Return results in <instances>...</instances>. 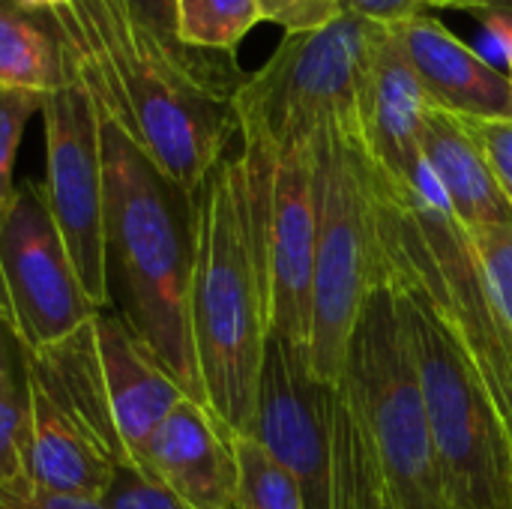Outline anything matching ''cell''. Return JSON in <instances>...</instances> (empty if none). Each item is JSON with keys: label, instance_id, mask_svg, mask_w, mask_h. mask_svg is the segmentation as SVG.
Instances as JSON below:
<instances>
[{"label": "cell", "instance_id": "6da1fadb", "mask_svg": "<svg viewBox=\"0 0 512 509\" xmlns=\"http://www.w3.org/2000/svg\"><path fill=\"white\" fill-rule=\"evenodd\" d=\"M51 15L96 105L186 192L228 156L237 54L171 48L123 0H36Z\"/></svg>", "mask_w": 512, "mask_h": 509}, {"label": "cell", "instance_id": "7a4b0ae2", "mask_svg": "<svg viewBox=\"0 0 512 509\" xmlns=\"http://www.w3.org/2000/svg\"><path fill=\"white\" fill-rule=\"evenodd\" d=\"M189 315L204 405L231 435H246L270 339L261 174L246 147L228 153L198 192Z\"/></svg>", "mask_w": 512, "mask_h": 509}, {"label": "cell", "instance_id": "3957f363", "mask_svg": "<svg viewBox=\"0 0 512 509\" xmlns=\"http://www.w3.org/2000/svg\"><path fill=\"white\" fill-rule=\"evenodd\" d=\"M99 141L108 288L114 291L117 285L120 312L183 393L204 405L189 315L198 195L177 186L102 108Z\"/></svg>", "mask_w": 512, "mask_h": 509}, {"label": "cell", "instance_id": "277c9868", "mask_svg": "<svg viewBox=\"0 0 512 509\" xmlns=\"http://www.w3.org/2000/svg\"><path fill=\"white\" fill-rule=\"evenodd\" d=\"M246 435L297 480L306 509H387L381 462L351 384L318 381L309 351L273 333Z\"/></svg>", "mask_w": 512, "mask_h": 509}, {"label": "cell", "instance_id": "5b68a950", "mask_svg": "<svg viewBox=\"0 0 512 509\" xmlns=\"http://www.w3.org/2000/svg\"><path fill=\"white\" fill-rule=\"evenodd\" d=\"M378 183L387 258L423 285L474 363L512 441V333L495 306L468 231L456 222L426 162L405 186L378 168Z\"/></svg>", "mask_w": 512, "mask_h": 509}, {"label": "cell", "instance_id": "8992f818", "mask_svg": "<svg viewBox=\"0 0 512 509\" xmlns=\"http://www.w3.org/2000/svg\"><path fill=\"white\" fill-rule=\"evenodd\" d=\"M315 174V279L309 369L339 384L360 309L387 285L381 183L357 132L327 126L312 141Z\"/></svg>", "mask_w": 512, "mask_h": 509}, {"label": "cell", "instance_id": "52a82bcc", "mask_svg": "<svg viewBox=\"0 0 512 509\" xmlns=\"http://www.w3.org/2000/svg\"><path fill=\"white\" fill-rule=\"evenodd\" d=\"M387 285L414 351L450 509H512V441L474 363L423 285L390 258Z\"/></svg>", "mask_w": 512, "mask_h": 509}, {"label": "cell", "instance_id": "ba28073f", "mask_svg": "<svg viewBox=\"0 0 512 509\" xmlns=\"http://www.w3.org/2000/svg\"><path fill=\"white\" fill-rule=\"evenodd\" d=\"M33 375L114 465H138L147 438L186 399L132 321L105 309L66 342L33 351Z\"/></svg>", "mask_w": 512, "mask_h": 509}, {"label": "cell", "instance_id": "9c48e42d", "mask_svg": "<svg viewBox=\"0 0 512 509\" xmlns=\"http://www.w3.org/2000/svg\"><path fill=\"white\" fill-rule=\"evenodd\" d=\"M366 417L390 509H450L408 330L390 285L369 294L342 375Z\"/></svg>", "mask_w": 512, "mask_h": 509}, {"label": "cell", "instance_id": "30bf717a", "mask_svg": "<svg viewBox=\"0 0 512 509\" xmlns=\"http://www.w3.org/2000/svg\"><path fill=\"white\" fill-rule=\"evenodd\" d=\"M372 21L342 15L309 33H285L270 60L234 96L240 141L273 156L309 147L327 126L360 135V69Z\"/></svg>", "mask_w": 512, "mask_h": 509}, {"label": "cell", "instance_id": "8fae6325", "mask_svg": "<svg viewBox=\"0 0 512 509\" xmlns=\"http://www.w3.org/2000/svg\"><path fill=\"white\" fill-rule=\"evenodd\" d=\"M39 114L45 126V195L51 216L87 297L105 309L111 303V288L105 255L99 108L72 63V54L66 81L42 96Z\"/></svg>", "mask_w": 512, "mask_h": 509}, {"label": "cell", "instance_id": "7c38bea8", "mask_svg": "<svg viewBox=\"0 0 512 509\" xmlns=\"http://www.w3.org/2000/svg\"><path fill=\"white\" fill-rule=\"evenodd\" d=\"M0 300L30 351L66 342L102 312L78 279L39 180L18 183L0 225Z\"/></svg>", "mask_w": 512, "mask_h": 509}, {"label": "cell", "instance_id": "4fadbf2b", "mask_svg": "<svg viewBox=\"0 0 512 509\" xmlns=\"http://www.w3.org/2000/svg\"><path fill=\"white\" fill-rule=\"evenodd\" d=\"M261 174V234L270 294V333L294 348L312 342V279H315V174L312 144L273 156L243 141Z\"/></svg>", "mask_w": 512, "mask_h": 509}, {"label": "cell", "instance_id": "5bb4252c", "mask_svg": "<svg viewBox=\"0 0 512 509\" xmlns=\"http://www.w3.org/2000/svg\"><path fill=\"white\" fill-rule=\"evenodd\" d=\"M432 108L438 105L411 69L390 27L372 21L360 69V141L372 162L399 186L411 183L423 165L420 141Z\"/></svg>", "mask_w": 512, "mask_h": 509}, {"label": "cell", "instance_id": "9a60e30c", "mask_svg": "<svg viewBox=\"0 0 512 509\" xmlns=\"http://www.w3.org/2000/svg\"><path fill=\"white\" fill-rule=\"evenodd\" d=\"M138 468L189 509H234L237 459L231 432L207 405L189 396L147 438Z\"/></svg>", "mask_w": 512, "mask_h": 509}, {"label": "cell", "instance_id": "2e32d148", "mask_svg": "<svg viewBox=\"0 0 512 509\" xmlns=\"http://www.w3.org/2000/svg\"><path fill=\"white\" fill-rule=\"evenodd\" d=\"M432 102L465 120L512 117V78L432 15L387 24Z\"/></svg>", "mask_w": 512, "mask_h": 509}, {"label": "cell", "instance_id": "e0dca14e", "mask_svg": "<svg viewBox=\"0 0 512 509\" xmlns=\"http://www.w3.org/2000/svg\"><path fill=\"white\" fill-rule=\"evenodd\" d=\"M420 153L438 180L456 222L471 237L512 225L510 201L504 198L489 159L483 156L462 117L444 108H432L426 117Z\"/></svg>", "mask_w": 512, "mask_h": 509}, {"label": "cell", "instance_id": "ac0fdd59", "mask_svg": "<svg viewBox=\"0 0 512 509\" xmlns=\"http://www.w3.org/2000/svg\"><path fill=\"white\" fill-rule=\"evenodd\" d=\"M114 468L117 465L90 441V435L33 375L30 444H27L30 486L57 495L102 498L114 477Z\"/></svg>", "mask_w": 512, "mask_h": 509}, {"label": "cell", "instance_id": "d6986e66", "mask_svg": "<svg viewBox=\"0 0 512 509\" xmlns=\"http://www.w3.org/2000/svg\"><path fill=\"white\" fill-rule=\"evenodd\" d=\"M69 51L36 0H0V84L51 93L66 81Z\"/></svg>", "mask_w": 512, "mask_h": 509}, {"label": "cell", "instance_id": "ffe728a7", "mask_svg": "<svg viewBox=\"0 0 512 509\" xmlns=\"http://www.w3.org/2000/svg\"><path fill=\"white\" fill-rule=\"evenodd\" d=\"M33 408V351L0 300V489L24 486Z\"/></svg>", "mask_w": 512, "mask_h": 509}, {"label": "cell", "instance_id": "44dd1931", "mask_svg": "<svg viewBox=\"0 0 512 509\" xmlns=\"http://www.w3.org/2000/svg\"><path fill=\"white\" fill-rule=\"evenodd\" d=\"M177 36L186 48L237 54V45L261 21L258 0H174Z\"/></svg>", "mask_w": 512, "mask_h": 509}, {"label": "cell", "instance_id": "7402d4cb", "mask_svg": "<svg viewBox=\"0 0 512 509\" xmlns=\"http://www.w3.org/2000/svg\"><path fill=\"white\" fill-rule=\"evenodd\" d=\"M237 459L234 509H306L297 480L252 438L231 435Z\"/></svg>", "mask_w": 512, "mask_h": 509}, {"label": "cell", "instance_id": "603a6c76", "mask_svg": "<svg viewBox=\"0 0 512 509\" xmlns=\"http://www.w3.org/2000/svg\"><path fill=\"white\" fill-rule=\"evenodd\" d=\"M42 96L18 87L0 84V225L15 201L18 183H15V156L21 135L33 114H39Z\"/></svg>", "mask_w": 512, "mask_h": 509}, {"label": "cell", "instance_id": "cb8c5ba5", "mask_svg": "<svg viewBox=\"0 0 512 509\" xmlns=\"http://www.w3.org/2000/svg\"><path fill=\"white\" fill-rule=\"evenodd\" d=\"M99 501L105 509H189L138 465H117Z\"/></svg>", "mask_w": 512, "mask_h": 509}, {"label": "cell", "instance_id": "d4e9b609", "mask_svg": "<svg viewBox=\"0 0 512 509\" xmlns=\"http://www.w3.org/2000/svg\"><path fill=\"white\" fill-rule=\"evenodd\" d=\"M471 243L480 258L489 291L495 297V306H498L507 330L512 333V225L477 234V237H471Z\"/></svg>", "mask_w": 512, "mask_h": 509}, {"label": "cell", "instance_id": "484cf974", "mask_svg": "<svg viewBox=\"0 0 512 509\" xmlns=\"http://www.w3.org/2000/svg\"><path fill=\"white\" fill-rule=\"evenodd\" d=\"M258 12L285 33H309L342 18L345 0H258Z\"/></svg>", "mask_w": 512, "mask_h": 509}, {"label": "cell", "instance_id": "4316f807", "mask_svg": "<svg viewBox=\"0 0 512 509\" xmlns=\"http://www.w3.org/2000/svg\"><path fill=\"white\" fill-rule=\"evenodd\" d=\"M462 123L480 144L483 156L489 159L495 180L512 207V117H498V120H465L462 117Z\"/></svg>", "mask_w": 512, "mask_h": 509}, {"label": "cell", "instance_id": "83f0119b", "mask_svg": "<svg viewBox=\"0 0 512 509\" xmlns=\"http://www.w3.org/2000/svg\"><path fill=\"white\" fill-rule=\"evenodd\" d=\"M0 509H105L99 498H81V495H57L36 489L30 483L0 489Z\"/></svg>", "mask_w": 512, "mask_h": 509}, {"label": "cell", "instance_id": "f1b7e54d", "mask_svg": "<svg viewBox=\"0 0 512 509\" xmlns=\"http://www.w3.org/2000/svg\"><path fill=\"white\" fill-rule=\"evenodd\" d=\"M438 9V0H345V12L375 24H399L414 15Z\"/></svg>", "mask_w": 512, "mask_h": 509}, {"label": "cell", "instance_id": "f546056e", "mask_svg": "<svg viewBox=\"0 0 512 509\" xmlns=\"http://www.w3.org/2000/svg\"><path fill=\"white\" fill-rule=\"evenodd\" d=\"M126 9L147 27L153 30L165 45L171 48H186L177 36V12H174V0H123ZM195 51V48H192Z\"/></svg>", "mask_w": 512, "mask_h": 509}, {"label": "cell", "instance_id": "4dcf8cb0", "mask_svg": "<svg viewBox=\"0 0 512 509\" xmlns=\"http://www.w3.org/2000/svg\"><path fill=\"white\" fill-rule=\"evenodd\" d=\"M498 0H438V9H471V12H492Z\"/></svg>", "mask_w": 512, "mask_h": 509}, {"label": "cell", "instance_id": "1f68e13d", "mask_svg": "<svg viewBox=\"0 0 512 509\" xmlns=\"http://www.w3.org/2000/svg\"><path fill=\"white\" fill-rule=\"evenodd\" d=\"M492 12H498V15H510L512 18V0H498ZM486 15H489V12H486Z\"/></svg>", "mask_w": 512, "mask_h": 509}, {"label": "cell", "instance_id": "d6a6232c", "mask_svg": "<svg viewBox=\"0 0 512 509\" xmlns=\"http://www.w3.org/2000/svg\"><path fill=\"white\" fill-rule=\"evenodd\" d=\"M507 75H510V78H512V66H510V69H507Z\"/></svg>", "mask_w": 512, "mask_h": 509}, {"label": "cell", "instance_id": "836d02e7", "mask_svg": "<svg viewBox=\"0 0 512 509\" xmlns=\"http://www.w3.org/2000/svg\"><path fill=\"white\" fill-rule=\"evenodd\" d=\"M387 509H390V507H387Z\"/></svg>", "mask_w": 512, "mask_h": 509}]
</instances>
